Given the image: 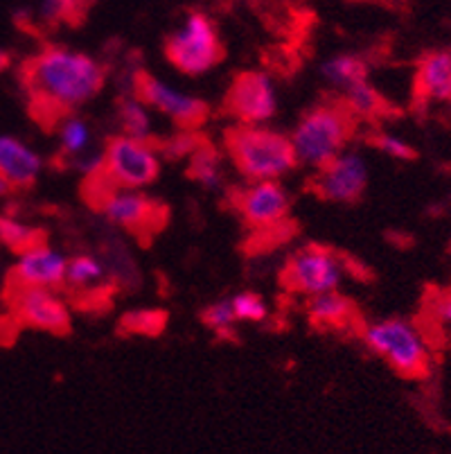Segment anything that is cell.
Returning a JSON list of instances; mask_svg holds the SVG:
<instances>
[{
  "label": "cell",
  "instance_id": "3957f363",
  "mask_svg": "<svg viewBox=\"0 0 451 454\" xmlns=\"http://www.w3.org/2000/svg\"><path fill=\"white\" fill-rule=\"evenodd\" d=\"M354 131V118L341 102H321L298 118L289 134L298 165L316 172L341 154Z\"/></svg>",
  "mask_w": 451,
  "mask_h": 454
},
{
  "label": "cell",
  "instance_id": "e0dca14e",
  "mask_svg": "<svg viewBox=\"0 0 451 454\" xmlns=\"http://www.w3.org/2000/svg\"><path fill=\"white\" fill-rule=\"evenodd\" d=\"M305 315H307L309 324L318 325V328L328 330H341L354 321L357 308L354 301L341 290L325 292V294L309 296L305 303Z\"/></svg>",
  "mask_w": 451,
  "mask_h": 454
},
{
  "label": "cell",
  "instance_id": "7c38bea8",
  "mask_svg": "<svg viewBox=\"0 0 451 454\" xmlns=\"http://www.w3.org/2000/svg\"><path fill=\"white\" fill-rule=\"evenodd\" d=\"M233 201L244 224L253 231L278 229L292 213V195L283 181H246Z\"/></svg>",
  "mask_w": 451,
  "mask_h": 454
},
{
  "label": "cell",
  "instance_id": "5bb4252c",
  "mask_svg": "<svg viewBox=\"0 0 451 454\" xmlns=\"http://www.w3.org/2000/svg\"><path fill=\"white\" fill-rule=\"evenodd\" d=\"M68 255L50 245L45 238L16 254L10 278L12 287H41V290H61L66 285Z\"/></svg>",
  "mask_w": 451,
  "mask_h": 454
},
{
  "label": "cell",
  "instance_id": "8992f818",
  "mask_svg": "<svg viewBox=\"0 0 451 454\" xmlns=\"http://www.w3.org/2000/svg\"><path fill=\"white\" fill-rule=\"evenodd\" d=\"M163 163L154 140L115 134L102 147V176L113 188L147 190L160 179Z\"/></svg>",
  "mask_w": 451,
  "mask_h": 454
},
{
  "label": "cell",
  "instance_id": "52a82bcc",
  "mask_svg": "<svg viewBox=\"0 0 451 454\" xmlns=\"http://www.w3.org/2000/svg\"><path fill=\"white\" fill-rule=\"evenodd\" d=\"M99 188L102 190H95L90 201L115 229L143 238V235H154L165 224L167 210L160 201L152 200L144 190L113 188L102 175H99Z\"/></svg>",
  "mask_w": 451,
  "mask_h": 454
},
{
  "label": "cell",
  "instance_id": "5b68a950",
  "mask_svg": "<svg viewBox=\"0 0 451 454\" xmlns=\"http://www.w3.org/2000/svg\"><path fill=\"white\" fill-rule=\"evenodd\" d=\"M165 59L185 77H204L223 59L217 23L206 12H188L181 26L165 39Z\"/></svg>",
  "mask_w": 451,
  "mask_h": 454
},
{
  "label": "cell",
  "instance_id": "9c48e42d",
  "mask_svg": "<svg viewBox=\"0 0 451 454\" xmlns=\"http://www.w3.org/2000/svg\"><path fill=\"white\" fill-rule=\"evenodd\" d=\"M223 106L237 125H268L280 111L278 84L267 70H244L230 82Z\"/></svg>",
  "mask_w": 451,
  "mask_h": 454
},
{
  "label": "cell",
  "instance_id": "484cf974",
  "mask_svg": "<svg viewBox=\"0 0 451 454\" xmlns=\"http://www.w3.org/2000/svg\"><path fill=\"white\" fill-rule=\"evenodd\" d=\"M201 143H204V138H201L197 129H181V127H176V131L165 136L156 145H159L163 160H176L179 163V160H188Z\"/></svg>",
  "mask_w": 451,
  "mask_h": 454
},
{
  "label": "cell",
  "instance_id": "8fae6325",
  "mask_svg": "<svg viewBox=\"0 0 451 454\" xmlns=\"http://www.w3.org/2000/svg\"><path fill=\"white\" fill-rule=\"evenodd\" d=\"M370 184V165L359 150H346L318 168L314 192L330 204H354Z\"/></svg>",
  "mask_w": 451,
  "mask_h": 454
},
{
  "label": "cell",
  "instance_id": "d4e9b609",
  "mask_svg": "<svg viewBox=\"0 0 451 454\" xmlns=\"http://www.w3.org/2000/svg\"><path fill=\"white\" fill-rule=\"evenodd\" d=\"M167 325V315L159 308H136L124 312L120 328L136 337H159Z\"/></svg>",
  "mask_w": 451,
  "mask_h": 454
},
{
  "label": "cell",
  "instance_id": "cb8c5ba5",
  "mask_svg": "<svg viewBox=\"0 0 451 454\" xmlns=\"http://www.w3.org/2000/svg\"><path fill=\"white\" fill-rule=\"evenodd\" d=\"M41 238H43L41 229H36L25 217L16 213H0V247L19 254V251L39 242Z\"/></svg>",
  "mask_w": 451,
  "mask_h": 454
},
{
  "label": "cell",
  "instance_id": "ffe728a7",
  "mask_svg": "<svg viewBox=\"0 0 451 454\" xmlns=\"http://www.w3.org/2000/svg\"><path fill=\"white\" fill-rule=\"evenodd\" d=\"M106 283H109V271H106V262L102 255H68L66 287H70L77 294H89V292H99Z\"/></svg>",
  "mask_w": 451,
  "mask_h": 454
},
{
  "label": "cell",
  "instance_id": "4dcf8cb0",
  "mask_svg": "<svg viewBox=\"0 0 451 454\" xmlns=\"http://www.w3.org/2000/svg\"><path fill=\"white\" fill-rule=\"evenodd\" d=\"M68 165H70V170L80 172L86 181L95 179V176L102 175V150H95L93 147V150L70 159Z\"/></svg>",
  "mask_w": 451,
  "mask_h": 454
},
{
  "label": "cell",
  "instance_id": "6da1fadb",
  "mask_svg": "<svg viewBox=\"0 0 451 454\" xmlns=\"http://www.w3.org/2000/svg\"><path fill=\"white\" fill-rule=\"evenodd\" d=\"M106 82L109 73L97 57L64 43L45 45L25 66L32 100L57 121L90 105L106 89Z\"/></svg>",
  "mask_w": 451,
  "mask_h": 454
},
{
  "label": "cell",
  "instance_id": "7a4b0ae2",
  "mask_svg": "<svg viewBox=\"0 0 451 454\" xmlns=\"http://www.w3.org/2000/svg\"><path fill=\"white\" fill-rule=\"evenodd\" d=\"M223 154L246 181H283L298 168L289 134L268 125H235L223 138Z\"/></svg>",
  "mask_w": 451,
  "mask_h": 454
},
{
  "label": "cell",
  "instance_id": "30bf717a",
  "mask_svg": "<svg viewBox=\"0 0 451 454\" xmlns=\"http://www.w3.org/2000/svg\"><path fill=\"white\" fill-rule=\"evenodd\" d=\"M136 93L154 114L163 115L165 121L181 129H198L210 114V106L204 98L159 75L140 73L136 80Z\"/></svg>",
  "mask_w": 451,
  "mask_h": 454
},
{
  "label": "cell",
  "instance_id": "f1b7e54d",
  "mask_svg": "<svg viewBox=\"0 0 451 454\" xmlns=\"http://www.w3.org/2000/svg\"><path fill=\"white\" fill-rule=\"evenodd\" d=\"M82 10H84L82 0H39L36 16L45 26H61V23H70L77 19Z\"/></svg>",
  "mask_w": 451,
  "mask_h": 454
},
{
  "label": "cell",
  "instance_id": "603a6c76",
  "mask_svg": "<svg viewBox=\"0 0 451 454\" xmlns=\"http://www.w3.org/2000/svg\"><path fill=\"white\" fill-rule=\"evenodd\" d=\"M343 102L347 114L353 118H362V121H370V118H377L386 111V100L384 95L379 93L377 86L372 84L370 80H363L353 84L350 89L343 90Z\"/></svg>",
  "mask_w": 451,
  "mask_h": 454
},
{
  "label": "cell",
  "instance_id": "7402d4cb",
  "mask_svg": "<svg viewBox=\"0 0 451 454\" xmlns=\"http://www.w3.org/2000/svg\"><path fill=\"white\" fill-rule=\"evenodd\" d=\"M95 134L90 122L80 114H66L59 118L57 125V147L66 160L93 150Z\"/></svg>",
  "mask_w": 451,
  "mask_h": 454
},
{
  "label": "cell",
  "instance_id": "1f68e13d",
  "mask_svg": "<svg viewBox=\"0 0 451 454\" xmlns=\"http://www.w3.org/2000/svg\"><path fill=\"white\" fill-rule=\"evenodd\" d=\"M432 312H433V319H436L438 324L451 328V294L438 296V299L433 301Z\"/></svg>",
  "mask_w": 451,
  "mask_h": 454
},
{
  "label": "cell",
  "instance_id": "e575fe53",
  "mask_svg": "<svg viewBox=\"0 0 451 454\" xmlns=\"http://www.w3.org/2000/svg\"><path fill=\"white\" fill-rule=\"evenodd\" d=\"M0 294H3V280H0Z\"/></svg>",
  "mask_w": 451,
  "mask_h": 454
},
{
  "label": "cell",
  "instance_id": "f546056e",
  "mask_svg": "<svg viewBox=\"0 0 451 454\" xmlns=\"http://www.w3.org/2000/svg\"><path fill=\"white\" fill-rule=\"evenodd\" d=\"M372 145L393 160H411L416 156V150H413L411 143L404 140L402 136L393 134V131H382V134L375 136Z\"/></svg>",
  "mask_w": 451,
  "mask_h": 454
},
{
  "label": "cell",
  "instance_id": "ac0fdd59",
  "mask_svg": "<svg viewBox=\"0 0 451 454\" xmlns=\"http://www.w3.org/2000/svg\"><path fill=\"white\" fill-rule=\"evenodd\" d=\"M188 176L208 192H217L226 185V154L213 143H201L188 160Z\"/></svg>",
  "mask_w": 451,
  "mask_h": 454
},
{
  "label": "cell",
  "instance_id": "d6a6232c",
  "mask_svg": "<svg viewBox=\"0 0 451 454\" xmlns=\"http://www.w3.org/2000/svg\"><path fill=\"white\" fill-rule=\"evenodd\" d=\"M12 192H14V188H12V185L7 184V179H5V176L0 175V201H3V200H7V197H10Z\"/></svg>",
  "mask_w": 451,
  "mask_h": 454
},
{
  "label": "cell",
  "instance_id": "277c9868",
  "mask_svg": "<svg viewBox=\"0 0 451 454\" xmlns=\"http://www.w3.org/2000/svg\"><path fill=\"white\" fill-rule=\"evenodd\" d=\"M362 341L375 357L386 362L402 378H424L432 369V348L422 330L404 317H384L368 321Z\"/></svg>",
  "mask_w": 451,
  "mask_h": 454
},
{
  "label": "cell",
  "instance_id": "83f0119b",
  "mask_svg": "<svg viewBox=\"0 0 451 454\" xmlns=\"http://www.w3.org/2000/svg\"><path fill=\"white\" fill-rule=\"evenodd\" d=\"M201 321L208 330H213L217 337H233L235 330H237L239 321L233 312V305L230 299H219L213 301L208 308H204L201 312Z\"/></svg>",
  "mask_w": 451,
  "mask_h": 454
},
{
  "label": "cell",
  "instance_id": "d6986e66",
  "mask_svg": "<svg viewBox=\"0 0 451 454\" xmlns=\"http://www.w3.org/2000/svg\"><path fill=\"white\" fill-rule=\"evenodd\" d=\"M154 111L144 105L138 93H122L118 106H115V118H118L120 134L131 136L138 140H154L156 118Z\"/></svg>",
  "mask_w": 451,
  "mask_h": 454
},
{
  "label": "cell",
  "instance_id": "4fadbf2b",
  "mask_svg": "<svg viewBox=\"0 0 451 454\" xmlns=\"http://www.w3.org/2000/svg\"><path fill=\"white\" fill-rule=\"evenodd\" d=\"M12 308L20 324L41 333L61 334L68 333L73 324L70 305L59 290H41V287H12Z\"/></svg>",
  "mask_w": 451,
  "mask_h": 454
},
{
  "label": "cell",
  "instance_id": "836d02e7",
  "mask_svg": "<svg viewBox=\"0 0 451 454\" xmlns=\"http://www.w3.org/2000/svg\"><path fill=\"white\" fill-rule=\"evenodd\" d=\"M10 64H12V55L3 48V45H0V73L10 68Z\"/></svg>",
  "mask_w": 451,
  "mask_h": 454
},
{
  "label": "cell",
  "instance_id": "9a60e30c",
  "mask_svg": "<svg viewBox=\"0 0 451 454\" xmlns=\"http://www.w3.org/2000/svg\"><path fill=\"white\" fill-rule=\"evenodd\" d=\"M43 156L14 134H0V175L14 190L32 188L43 175Z\"/></svg>",
  "mask_w": 451,
  "mask_h": 454
},
{
  "label": "cell",
  "instance_id": "ba28073f",
  "mask_svg": "<svg viewBox=\"0 0 451 454\" xmlns=\"http://www.w3.org/2000/svg\"><path fill=\"white\" fill-rule=\"evenodd\" d=\"M346 260L323 245H307L293 251L283 270V283L292 294L316 296L341 290L346 280Z\"/></svg>",
  "mask_w": 451,
  "mask_h": 454
},
{
  "label": "cell",
  "instance_id": "2e32d148",
  "mask_svg": "<svg viewBox=\"0 0 451 454\" xmlns=\"http://www.w3.org/2000/svg\"><path fill=\"white\" fill-rule=\"evenodd\" d=\"M416 90L422 100L451 102V52H429L416 70Z\"/></svg>",
  "mask_w": 451,
  "mask_h": 454
},
{
  "label": "cell",
  "instance_id": "4316f807",
  "mask_svg": "<svg viewBox=\"0 0 451 454\" xmlns=\"http://www.w3.org/2000/svg\"><path fill=\"white\" fill-rule=\"evenodd\" d=\"M230 305L239 324H264L271 317V305L260 292L244 290L230 296Z\"/></svg>",
  "mask_w": 451,
  "mask_h": 454
},
{
  "label": "cell",
  "instance_id": "44dd1931",
  "mask_svg": "<svg viewBox=\"0 0 451 454\" xmlns=\"http://www.w3.org/2000/svg\"><path fill=\"white\" fill-rule=\"evenodd\" d=\"M321 77L325 84L343 93L357 82L370 80V68H368V61L357 52H337L321 64Z\"/></svg>",
  "mask_w": 451,
  "mask_h": 454
}]
</instances>
